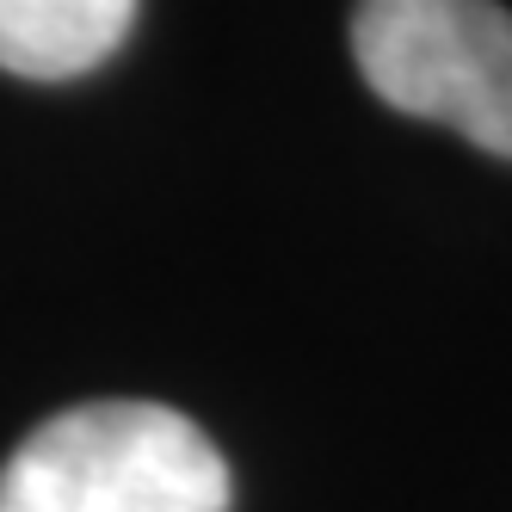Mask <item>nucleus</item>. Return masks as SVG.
Listing matches in <instances>:
<instances>
[{
	"label": "nucleus",
	"mask_w": 512,
	"mask_h": 512,
	"mask_svg": "<svg viewBox=\"0 0 512 512\" xmlns=\"http://www.w3.org/2000/svg\"><path fill=\"white\" fill-rule=\"evenodd\" d=\"M136 0H0V68L25 81H75L124 44Z\"/></svg>",
	"instance_id": "7ed1b4c3"
},
{
	"label": "nucleus",
	"mask_w": 512,
	"mask_h": 512,
	"mask_svg": "<svg viewBox=\"0 0 512 512\" xmlns=\"http://www.w3.org/2000/svg\"><path fill=\"white\" fill-rule=\"evenodd\" d=\"M352 56L383 105L512 161V13L500 0H352Z\"/></svg>",
	"instance_id": "f03ea898"
},
{
	"label": "nucleus",
	"mask_w": 512,
	"mask_h": 512,
	"mask_svg": "<svg viewBox=\"0 0 512 512\" xmlns=\"http://www.w3.org/2000/svg\"><path fill=\"white\" fill-rule=\"evenodd\" d=\"M229 463L161 401H81L0 463V512H229Z\"/></svg>",
	"instance_id": "f257e3e1"
}]
</instances>
